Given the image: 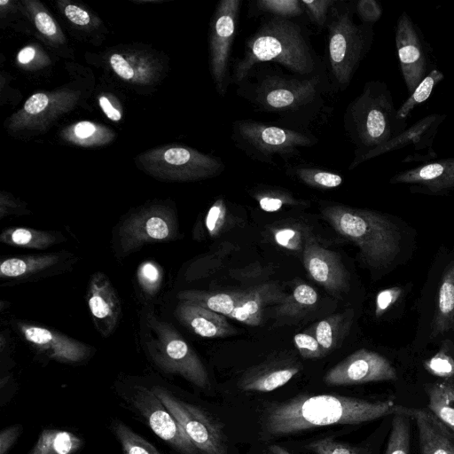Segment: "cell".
<instances>
[{"mask_svg":"<svg viewBox=\"0 0 454 454\" xmlns=\"http://www.w3.org/2000/svg\"><path fill=\"white\" fill-rule=\"evenodd\" d=\"M391 400L364 399L332 395H299L264 405L260 419V435L264 440L294 434L316 427L356 425L394 414Z\"/></svg>","mask_w":454,"mask_h":454,"instance_id":"obj_1","label":"cell"},{"mask_svg":"<svg viewBox=\"0 0 454 454\" xmlns=\"http://www.w3.org/2000/svg\"><path fill=\"white\" fill-rule=\"evenodd\" d=\"M270 62L295 75L318 74L317 59L303 28L290 19L270 17L260 25L247 40L243 56L233 64L231 81L239 84L254 67Z\"/></svg>","mask_w":454,"mask_h":454,"instance_id":"obj_2","label":"cell"},{"mask_svg":"<svg viewBox=\"0 0 454 454\" xmlns=\"http://www.w3.org/2000/svg\"><path fill=\"white\" fill-rule=\"evenodd\" d=\"M344 126L356 145L358 158L395 137L407 128V121L399 119L387 85L380 80L364 83L361 93L348 106Z\"/></svg>","mask_w":454,"mask_h":454,"instance_id":"obj_3","label":"cell"},{"mask_svg":"<svg viewBox=\"0 0 454 454\" xmlns=\"http://www.w3.org/2000/svg\"><path fill=\"white\" fill-rule=\"evenodd\" d=\"M321 78L319 74L301 76L261 72L254 82H241L239 93L260 110L284 117L317 114L323 106Z\"/></svg>","mask_w":454,"mask_h":454,"instance_id":"obj_4","label":"cell"},{"mask_svg":"<svg viewBox=\"0 0 454 454\" xmlns=\"http://www.w3.org/2000/svg\"><path fill=\"white\" fill-rule=\"evenodd\" d=\"M322 216L342 237L355 243L364 261L373 267L388 263L399 251L400 233L384 215L343 205L321 208Z\"/></svg>","mask_w":454,"mask_h":454,"instance_id":"obj_5","label":"cell"},{"mask_svg":"<svg viewBox=\"0 0 454 454\" xmlns=\"http://www.w3.org/2000/svg\"><path fill=\"white\" fill-rule=\"evenodd\" d=\"M354 13L355 6L336 1L326 24L330 70L341 90L349 85L374 37L373 26L356 23Z\"/></svg>","mask_w":454,"mask_h":454,"instance_id":"obj_6","label":"cell"},{"mask_svg":"<svg viewBox=\"0 0 454 454\" xmlns=\"http://www.w3.org/2000/svg\"><path fill=\"white\" fill-rule=\"evenodd\" d=\"M231 139L248 157L262 163L273 164L299 154L300 150L317 144V137L299 131L254 120H238L232 125Z\"/></svg>","mask_w":454,"mask_h":454,"instance_id":"obj_7","label":"cell"},{"mask_svg":"<svg viewBox=\"0 0 454 454\" xmlns=\"http://www.w3.org/2000/svg\"><path fill=\"white\" fill-rule=\"evenodd\" d=\"M147 352L164 372L176 374L199 388L210 384L202 361L183 336L168 323L151 317L147 323Z\"/></svg>","mask_w":454,"mask_h":454,"instance_id":"obj_8","label":"cell"},{"mask_svg":"<svg viewBox=\"0 0 454 454\" xmlns=\"http://www.w3.org/2000/svg\"><path fill=\"white\" fill-rule=\"evenodd\" d=\"M152 389L200 453L225 454V435L214 419L196 405L177 398L165 387L154 386Z\"/></svg>","mask_w":454,"mask_h":454,"instance_id":"obj_9","label":"cell"},{"mask_svg":"<svg viewBox=\"0 0 454 454\" xmlns=\"http://www.w3.org/2000/svg\"><path fill=\"white\" fill-rule=\"evenodd\" d=\"M130 407L153 432L179 454H200L184 428L152 388L135 385L124 395Z\"/></svg>","mask_w":454,"mask_h":454,"instance_id":"obj_10","label":"cell"},{"mask_svg":"<svg viewBox=\"0 0 454 454\" xmlns=\"http://www.w3.org/2000/svg\"><path fill=\"white\" fill-rule=\"evenodd\" d=\"M395 43L403 80L409 94L436 66L419 25L403 11L395 27Z\"/></svg>","mask_w":454,"mask_h":454,"instance_id":"obj_11","label":"cell"},{"mask_svg":"<svg viewBox=\"0 0 454 454\" xmlns=\"http://www.w3.org/2000/svg\"><path fill=\"white\" fill-rule=\"evenodd\" d=\"M241 4V0H221L211 24L209 64L215 89L221 97L226 95L231 82L230 57Z\"/></svg>","mask_w":454,"mask_h":454,"instance_id":"obj_12","label":"cell"},{"mask_svg":"<svg viewBox=\"0 0 454 454\" xmlns=\"http://www.w3.org/2000/svg\"><path fill=\"white\" fill-rule=\"evenodd\" d=\"M446 118V114L434 113L418 120L386 144L370 150L358 158H354L348 169H354L371 159L407 146H411L413 153L407 155L403 162L425 163L435 160L438 155L433 147L434 140Z\"/></svg>","mask_w":454,"mask_h":454,"instance_id":"obj_13","label":"cell"},{"mask_svg":"<svg viewBox=\"0 0 454 454\" xmlns=\"http://www.w3.org/2000/svg\"><path fill=\"white\" fill-rule=\"evenodd\" d=\"M176 220L164 210L137 213L121 222L117 231V252L126 256L145 244L164 242L176 237Z\"/></svg>","mask_w":454,"mask_h":454,"instance_id":"obj_14","label":"cell"},{"mask_svg":"<svg viewBox=\"0 0 454 454\" xmlns=\"http://www.w3.org/2000/svg\"><path fill=\"white\" fill-rule=\"evenodd\" d=\"M396 378V372L387 358L362 348L332 367L325 373L324 381L329 386H348Z\"/></svg>","mask_w":454,"mask_h":454,"instance_id":"obj_15","label":"cell"},{"mask_svg":"<svg viewBox=\"0 0 454 454\" xmlns=\"http://www.w3.org/2000/svg\"><path fill=\"white\" fill-rule=\"evenodd\" d=\"M18 329L39 353L59 363L79 364L91 353L86 344L43 326L19 323Z\"/></svg>","mask_w":454,"mask_h":454,"instance_id":"obj_16","label":"cell"},{"mask_svg":"<svg viewBox=\"0 0 454 454\" xmlns=\"http://www.w3.org/2000/svg\"><path fill=\"white\" fill-rule=\"evenodd\" d=\"M304 267L313 280L338 294L348 289V274L340 255L312 237H306L302 250Z\"/></svg>","mask_w":454,"mask_h":454,"instance_id":"obj_17","label":"cell"},{"mask_svg":"<svg viewBox=\"0 0 454 454\" xmlns=\"http://www.w3.org/2000/svg\"><path fill=\"white\" fill-rule=\"evenodd\" d=\"M392 184H409L432 194L454 191V157L433 160L395 174Z\"/></svg>","mask_w":454,"mask_h":454,"instance_id":"obj_18","label":"cell"},{"mask_svg":"<svg viewBox=\"0 0 454 454\" xmlns=\"http://www.w3.org/2000/svg\"><path fill=\"white\" fill-rule=\"evenodd\" d=\"M87 301L98 331L103 337H108L118 325L121 309L113 285L103 272L91 276Z\"/></svg>","mask_w":454,"mask_h":454,"instance_id":"obj_19","label":"cell"},{"mask_svg":"<svg viewBox=\"0 0 454 454\" xmlns=\"http://www.w3.org/2000/svg\"><path fill=\"white\" fill-rule=\"evenodd\" d=\"M72 257V254L64 252L8 257L0 263V278L12 283L36 279L56 273Z\"/></svg>","mask_w":454,"mask_h":454,"instance_id":"obj_20","label":"cell"},{"mask_svg":"<svg viewBox=\"0 0 454 454\" xmlns=\"http://www.w3.org/2000/svg\"><path fill=\"white\" fill-rule=\"evenodd\" d=\"M394 413H403L414 419L421 454H454V442L450 434L432 412L395 405Z\"/></svg>","mask_w":454,"mask_h":454,"instance_id":"obj_21","label":"cell"},{"mask_svg":"<svg viewBox=\"0 0 454 454\" xmlns=\"http://www.w3.org/2000/svg\"><path fill=\"white\" fill-rule=\"evenodd\" d=\"M176 317L194 333L204 338L225 337L235 333L226 317L200 305L179 301Z\"/></svg>","mask_w":454,"mask_h":454,"instance_id":"obj_22","label":"cell"},{"mask_svg":"<svg viewBox=\"0 0 454 454\" xmlns=\"http://www.w3.org/2000/svg\"><path fill=\"white\" fill-rule=\"evenodd\" d=\"M286 294L275 283H263L246 289L245 296L229 317L245 325L256 326L262 323L264 309L278 304Z\"/></svg>","mask_w":454,"mask_h":454,"instance_id":"obj_23","label":"cell"},{"mask_svg":"<svg viewBox=\"0 0 454 454\" xmlns=\"http://www.w3.org/2000/svg\"><path fill=\"white\" fill-rule=\"evenodd\" d=\"M300 371L301 367L295 364H267L247 372L238 385L243 391L271 392L286 384Z\"/></svg>","mask_w":454,"mask_h":454,"instance_id":"obj_24","label":"cell"},{"mask_svg":"<svg viewBox=\"0 0 454 454\" xmlns=\"http://www.w3.org/2000/svg\"><path fill=\"white\" fill-rule=\"evenodd\" d=\"M454 329V261L445 268L438 289L432 336Z\"/></svg>","mask_w":454,"mask_h":454,"instance_id":"obj_25","label":"cell"},{"mask_svg":"<svg viewBox=\"0 0 454 454\" xmlns=\"http://www.w3.org/2000/svg\"><path fill=\"white\" fill-rule=\"evenodd\" d=\"M246 290L231 292H207L184 290L177 294L180 301L200 305L225 317H230L245 296Z\"/></svg>","mask_w":454,"mask_h":454,"instance_id":"obj_26","label":"cell"},{"mask_svg":"<svg viewBox=\"0 0 454 454\" xmlns=\"http://www.w3.org/2000/svg\"><path fill=\"white\" fill-rule=\"evenodd\" d=\"M64 239L58 233L26 227L5 229L0 235V241L8 246L30 249H46Z\"/></svg>","mask_w":454,"mask_h":454,"instance_id":"obj_27","label":"cell"},{"mask_svg":"<svg viewBox=\"0 0 454 454\" xmlns=\"http://www.w3.org/2000/svg\"><path fill=\"white\" fill-rule=\"evenodd\" d=\"M82 445V439L72 432L46 428L27 454H76Z\"/></svg>","mask_w":454,"mask_h":454,"instance_id":"obj_28","label":"cell"},{"mask_svg":"<svg viewBox=\"0 0 454 454\" xmlns=\"http://www.w3.org/2000/svg\"><path fill=\"white\" fill-rule=\"evenodd\" d=\"M317 291L307 284H300L294 287L292 294L286 295L276 306V314L279 317H297L312 309L317 302Z\"/></svg>","mask_w":454,"mask_h":454,"instance_id":"obj_29","label":"cell"},{"mask_svg":"<svg viewBox=\"0 0 454 454\" xmlns=\"http://www.w3.org/2000/svg\"><path fill=\"white\" fill-rule=\"evenodd\" d=\"M428 397L431 412L454 432V387L435 384L429 388Z\"/></svg>","mask_w":454,"mask_h":454,"instance_id":"obj_30","label":"cell"},{"mask_svg":"<svg viewBox=\"0 0 454 454\" xmlns=\"http://www.w3.org/2000/svg\"><path fill=\"white\" fill-rule=\"evenodd\" d=\"M349 321L345 314H336L319 321L315 326V337L325 355L337 347L344 337Z\"/></svg>","mask_w":454,"mask_h":454,"instance_id":"obj_31","label":"cell"},{"mask_svg":"<svg viewBox=\"0 0 454 454\" xmlns=\"http://www.w3.org/2000/svg\"><path fill=\"white\" fill-rule=\"evenodd\" d=\"M111 429L123 454H161L155 446L119 419H114Z\"/></svg>","mask_w":454,"mask_h":454,"instance_id":"obj_32","label":"cell"},{"mask_svg":"<svg viewBox=\"0 0 454 454\" xmlns=\"http://www.w3.org/2000/svg\"><path fill=\"white\" fill-rule=\"evenodd\" d=\"M444 79V74L436 68H434L414 89L411 94L397 109L399 119L407 121L415 107L426 102L433 94L436 85Z\"/></svg>","mask_w":454,"mask_h":454,"instance_id":"obj_33","label":"cell"},{"mask_svg":"<svg viewBox=\"0 0 454 454\" xmlns=\"http://www.w3.org/2000/svg\"><path fill=\"white\" fill-rule=\"evenodd\" d=\"M288 170L301 183L317 189H333L339 187L343 181L339 174L317 168L297 166Z\"/></svg>","mask_w":454,"mask_h":454,"instance_id":"obj_34","label":"cell"},{"mask_svg":"<svg viewBox=\"0 0 454 454\" xmlns=\"http://www.w3.org/2000/svg\"><path fill=\"white\" fill-rule=\"evenodd\" d=\"M410 417L394 413L385 454H410Z\"/></svg>","mask_w":454,"mask_h":454,"instance_id":"obj_35","label":"cell"},{"mask_svg":"<svg viewBox=\"0 0 454 454\" xmlns=\"http://www.w3.org/2000/svg\"><path fill=\"white\" fill-rule=\"evenodd\" d=\"M253 197L258 202L260 207L266 212H276L285 206H295L303 203L288 192L271 187L255 191Z\"/></svg>","mask_w":454,"mask_h":454,"instance_id":"obj_36","label":"cell"},{"mask_svg":"<svg viewBox=\"0 0 454 454\" xmlns=\"http://www.w3.org/2000/svg\"><path fill=\"white\" fill-rule=\"evenodd\" d=\"M305 448L314 454H370L366 448L341 442L333 437L314 440L305 445Z\"/></svg>","mask_w":454,"mask_h":454,"instance_id":"obj_37","label":"cell"},{"mask_svg":"<svg viewBox=\"0 0 454 454\" xmlns=\"http://www.w3.org/2000/svg\"><path fill=\"white\" fill-rule=\"evenodd\" d=\"M255 8L271 17L290 20L305 13L301 0H258Z\"/></svg>","mask_w":454,"mask_h":454,"instance_id":"obj_38","label":"cell"},{"mask_svg":"<svg viewBox=\"0 0 454 454\" xmlns=\"http://www.w3.org/2000/svg\"><path fill=\"white\" fill-rule=\"evenodd\" d=\"M137 282L146 295H154L162 280L160 267L153 261H145L140 264L137 272Z\"/></svg>","mask_w":454,"mask_h":454,"instance_id":"obj_39","label":"cell"},{"mask_svg":"<svg viewBox=\"0 0 454 454\" xmlns=\"http://www.w3.org/2000/svg\"><path fill=\"white\" fill-rule=\"evenodd\" d=\"M305 13L318 27H326L332 7L336 0H301Z\"/></svg>","mask_w":454,"mask_h":454,"instance_id":"obj_40","label":"cell"},{"mask_svg":"<svg viewBox=\"0 0 454 454\" xmlns=\"http://www.w3.org/2000/svg\"><path fill=\"white\" fill-rule=\"evenodd\" d=\"M227 215V206L223 198L216 200L209 207L205 224L208 233L215 237L221 231Z\"/></svg>","mask_w":454,"mask_h":454,"instance_id":"obj_41","label":"cell"},{"mask_svg":"<svg viewBox=\"0 0 454 454\" xmlns=\"http://www.w3.org/2000/svg\"><path fill=\"white\" fill-rule=\"evenodd\" d=\"M294 342L303 358L315 359L325 356L315 336L305 333H296L294 336Z\"/></svg>","mask_w":454,"mask_h":454,"instance_id":"obj_42","label":"cell"},{"mask_svg":"<svg viewBox=\"0 0 454 454\" xmlns=\"http://www.w3.org/2000/svg\"><path fill=\"white\" fill-rule=\"evenodd\" d=\"M425 368L434 375L450 378L454 376V359L441 351L425 362Z\"/></svg>","mask_w":454,"mask_h":454,"instance_id":"obj_43","label":"cell"},{"mask_svg":"<svg viewBox=\"0 0 454 454\" xmlns=\"http://www.w3.org/2000/svg\"><path fill=\"white\" fill-rule=\"evenodd\" d=\"M355 12L361 23L373 26L381 18L383 9L376 0H359L356 3Z\"/></svg>","mask_w":454,"mask_h":454,"instance_id":"obj_44","label":"cell"},{"mask_svg":"<svg viewBox=\"0 0 454 454\" xmlns=\"http://www.w3.org/2000/svg\"><path fill=\"white\" fill-rule=\"evenodd\" d=\"M275 241L281 247L289 250H300L302 243L301 232L293 228H282L274 232Z\"/></svg>","mask_w":454,"mask_h":454,"instance_id":"obj_45","label":"cell"},{"mask_svg":"<svg viewBox=\"0 0 454 454\" xmlns=\"http://www.w3.org/2000/svg\"><path fill=\"white\" fill-rule=\"evenodd\" d=\"M193 153L184 147H172L164 153L165 160L174 166H185L193 163Z\"/></svg>","mask_w":454,"mask_h":454,"instance_id":"obj_46","label":"cell"},{"mask_svg":"<svg viewBox=\"0 0 454 454\" xmlns=\"http://www.w3.org/2000/svg\"><path fill=\"white\" fill-rule=\"evenodd\" d=\"M22 426L16 424L5 427L0 432V454H7L19 439Z\"/></svg>","mask_w":454,"mask_h":454,"instance_id":"obj_47","label":"cell"},{"mask_svg":"<svg viewBox=\"0 0 454 454\" xmlns=\"http://www.w3.org/2000/svg\"><path fill=\"white\" fill-rule=\"evenodd\" d=\"M400 294L401 290L397 287H392L380 292L376 298V316L380 317L382 315L388 307L397 300Z\"/></svg>","mask_w":454,"mask_h":454,"instance_id":"obj_48","label":"cell"},{"mask_svg":"<svg viewBox=\"0 0 454 454\" xmlns=\"http://www.w3.org/2000/svg\"><path fill=\"white\" fill-rule=\"evenodd\" d=\"M110 64L114 72L123 79L129 80L134 76L133 68L121 55H112L110 58Z\"/></svg>","mask_w":454,"mask_h":454,"instance_id":"obj_49","label":"cell"},{"mask_svg":"<svg viewBox=\"0 0 454 454\" xmlns=\"http://www.w3.org/2000/svg\"><path fill=\"white\" fill-rule=\"evenodd\" d=\"M48 103V97L44 93H36L27 99L24 109L30 114H39L46 108Z\"/></svg>","mask_w":454,"mask_h":454,"instance_id":"obj_50","label":"cell"},{"mask_svg":"<svg viewBox=\"0 0 454 454\" xmlns=\"http://www.w3.org/2000/svg\"><path fill=\"white\" fill-rule=\"evenodd\" d=\"M37 29L43 35H52L56 33V25L50 15L38 12L35 18Z\"/></svg>","mask_w":454,"mask_h":454,"instance_id":"obj_51","label":"cell"},{"mask_svg":"<svg viewBox=\"0 0 454 454\" xmlns=\"http://www.w3.org/2000/svg\"><path fill=\"white\" fill-rule=\"evenodd\" d=\"M67 18L74 24L84 26L90 22L89 14L80 7L69 4L65 9Z\"/></svg>","mask_w":454,"mask_h":454,"instance_id":"obj_52","label":"cell"},{"mask_svg":"<svg viewBox=\"0 0 454 454\" xmlns=\"http://www.w3.org/2000/svg\"><path fill=\"white\" fill-rule=\"evenodd\" d=\"M99 105H100L102 110L104 111V113L106 114V115L109 119L115 121L121 120V113L111 105V103L106 97L99 98Z\"/></svg>","mask_w":454,"mask_h":454,"instance_id":"obj_53","label":"cell"},{"mask_svg":"<svg viewBox=\"0 0 454 454\" xmlns=\"http://www.w3.org/2000/svg\"><path fill=\"white\" fill-rule=\"evenodd\" d=\"M96 130L93 123L89 121H81L76 124L74 133L78 137L86 138L90 137Z\"/></svg>","mask_w":454,"mask_h":454,"instance_id":"obj_54","label":"cell"},{"mask_svg":"<svg viewBox=\"0 0 454 454\" xmlns=\"http://www.w3.org/2000/svg\"><path fill=\"white\" fill-rule=\"evenodd\" d=\"M35 51L31 47L21 50L18 55L19 61L22 64L30 62L35 57Z\"/></svg>","mask_w":454,"mask_h":454,"instance_id":"obj_55","label":"cell"},{"mask_svg":"<svg viewBox=\"0 0 454 454\" xmlns=\"http://www.w3.org/2000/svg\"><path fill=\"white\" fill-rule=\"evenodd\" d=\"M270 454H292L282 446L272 444L268 447Z\"/></svg>","mask_w":454,"mask_h":454,"instance_id":"obj_56","label":"cell"},{"mask_svg":"<svg viewBox=\"0 0 454 454\" xmlns=\"http://www.w3.org/2000/svg\"><path fill=\"white\" fill-rule=\"evenodd\" d=\"M7 3H8V0H1L0 1V4L1 5H4V4H7Z\"/></svg>","mask_w":454,"mask_h":454,"instance_id":"obj_57","label":"cell"}]
</instances>
